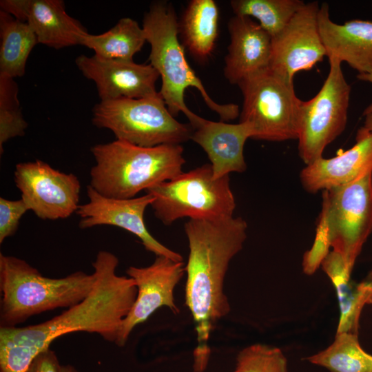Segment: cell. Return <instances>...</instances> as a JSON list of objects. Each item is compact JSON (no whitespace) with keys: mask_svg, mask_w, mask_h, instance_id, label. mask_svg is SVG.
<instances>
[{"mask_svg":"<svg viewBox=\"0 0 372 372\" xmlns=\"http://www.w3.org/2000/svg\"><path fill=\"white\" fill-rule=\"evenodd\" d=\"M118 258L100 251L92 262L95 282L89 294L61 314L24 327H0V361L10 372H26L41 352L56 338L84 331L116 343L124 319L137 295L134 280L116 274Z\"/></svg>","mask_w":372,"mask_h":372,"instance_id":"cell-1","label":"cell"},{"mask_svg":"<svg viewBox=\"0 0 372 372\" xmlns=\"http://www.w3.org/2000/svg\"><path fill=\"white\" fill-rule=\"evenodd\" d=\"M189 244L185 266V304L194 322L196 345L194 372H204L209 364L211 334L231 306L224 284L232 258L242 249L247 223L242 217L220 220L189 219L184 225Z\"/></svg>","mask_w":372,"mask_h":372,"instance_id":"cell-2","label":"cell"},{"mask_svg":"<svg viewBox=\"0 0 372 372\" xmlns=\"http://www.w3.org/2000/svg\"><path fill=\"white\" fill-rule=\"evenodd\" d=\"M142 27L150 45V64L161 78L159 93L174 117L182 112L193 129L203 119L185 103V92L189 87L198 90L207 106L219 116L220 121L227 122L238 116V105L213 100L189 65L178 37V21L171 3H153L144 14Z\"/></svg>","mask_w":372,"mask_h":372,"instance_id":"cell-3","label":"cell"},{"mask_svg":"<svg viewBox=\"0 0 372 372\" xmlns=\"http://www.w3.org/2000/svg\"><path fill=\"white\" fill-rule=\"evenodd\" d=\"M95 165L90 186L108 198H134L181 173L185 163L180 145L146 147L120 140L92 147Z\"/></svg>","mask_w":372,"mask_h":372,"instance_id":"cell-4","label":"cell"},{"mask_svg":"<svg viewBox=\"0 0 372 372\" xmlns=\"http://www.w3.org/2000/svg\"><path fill=\"white\" fill-rule=\"evenodd\" d=\"M372 232V172L347 185L322 191L316 238L304 255L302 268L313 274L329 252L339 254L352 272Z\"/></svg>","mask_w":372,"mask_h":372,"instance_id":"cell-5","label":"cell"},{"mask_svg":"<svg viewBox=\"0 0 372 372\" xmlns=\"http://www.w3.org/2000/svg\"><path fill=\"white\" fill-rule=\"evenodd\" d=\"M94 282V273L81 271L48 278L25 260L0 254V327H14L32 316L70 308L89 294Z\"/></svg>","mask_w":372,"mask_h":372,"instance_id":"cell-6","label":"cell"},{"mask_svg":"<svg viewBox=\"0 0 372 372\" xmlns=\"http://www.w3.org/2000/svg\"><path fill=\"white\" fill-rule=\"evenodd\" d=\"M154 197L155 216L165 225L189 219L220 220L233 217L236 204L229 176L215 179L205 164L146 191Z\"/></svg>","mask_w":372,"mask_h":372,"instance_id":"cell-7","label":"cell"},{"mask_svg":"<svg viewBox=\"0 0 372 372\" xmlns=\"http://www.w3.org/2000/svg\"><path fill=\"white\" fill-rule=\"evenodd\" d=\"M92 123L114 133L117 140L151 147L180 145L191 139L192 127L178 122L159 92L142 99L101 101L93 108Z\"/></svg>","mask_w":372,"mask_h":372,"instance_id":"cell-8","label":"cell"},{"mask_svg":"<svg viewBox=\"0 0 372 372\" xmlns=\"http://www.w3.org/2000/svg\"><path fill=\"white\" fill-rule=\"evenodd\" d=\"M237 85L243 97L239 122L251 126V138L273 142L298 138L302 101L295 93L293 80L269 68Z\"/></svg>","mask_w":372,"mask_h":372,"instance_id":"cell-9","label":"cell"},{"mask_svg":"<svg viewBox=\"0 0 372 372\" xmlns=\"http://www.w3.org/2000/svg\"><path fill=\"white\" fill-rule=\"evenodd\" d=\"M329 71L321 89L309 101H302L298 126V154L306 165L322 157L328 145L344 130L351 86L341 64L329 58Z\"/></svg>","mask_w":372,"mask_h":372,"instance_id":"cell-10","label":"cell"},{"mask_svg":"<svg viewBox=\"0 0 372 372\" xmlns=\"http://www.w3.org/2000/svg\"><path fill=\"white\" fill-rule=\"evenodd\" d=\"M14 180L21 199L41 219H65L79 209L81 185L74 174L61 172L36 160L18 163Z\"/></svg>","mask_w":372,"mask_h":372,"instance_id":"cell-11","label":"cell"},{"mask_svg":"<svg viewBox=\"0 0 372 372\" xmlns=\"http://www.w3.org/2000/svg\"><path fill=\"white\" fill-rule=\"evenodd\" d=\"M126 273L137 287L135 302L123 320L116 344L124 347L133 329L145 322L157 309L166 307L179 313L174 300V289L185 273L183 262L165 256H156L145 267H130Z\"/></svg>","mask_w":372,"mask_h":372,"instance_id":"cell-12","label":"cell"},{"mask_svg":"<svg viewBox=\"0 0 372 372\" xmlns=\"http://www.w3.org/2000/svg\"><path fill=\"white\" fill-rule=\"evenodd\" d=\"M320 7L318 1L305 3L271 38V70L293 80L296 73L311 70L327 56L318 28Z\"/></svg>","mask_w":372,"mask_h":372,"instance_id":"cell-13","label":"cell"},{"mask_svg":"<svg viewBox=\"0 0 372 372\" xmlns=\"http://www.w3.org/2000/svg\"><path fill=\"white\" fill-rule=\"evenodd\" d=\"M88 202L79 205L76 211L81 229L98 225H112L137 236L145 249L156 256H165L175 261L183 262V256L161 244L148 231L144 214L154 197L149 194L127 199L105 197L90 185L87 187Z\"/></svg>","mask_w":372,"mask_h":372,"instance_id":"cell-14","label":"cell"},{"mask_svg":"<svg viewBox=\"0 0 372 372\" xmlns=\"http://www.w3.org/2000/svg\"><path fill=\"white\" fill-rule=\"evenodd\" d=\"M75 63L82 74L95 83L101 101L142 99L158 94L155 85L160 76L150 63L105 59L94 54L80 55Z\"/></svg>","mask_w":372,"mask_h":372,"instance_id":"cell-15","label":"cell"},{"mask_svg":"<svg viewBox=\"0 0 372 372\" xmlns=\"http://www.w3.org/2000/svg\"><path fill=\"white\" fill-rule=\"evenodd\" d=\"M0 10L27 23L38 43L55 49L80 45L87 30L70 16L62 0H1Z\"/></svg>","mask_w":372,"mask_h":372,"instance_id":"cell-16","label":"cell"},{"mask_svg":"<svg viewBox=\"0 0 372 372\" xmlns=\"http://www.w3.org/2000/svg\"><path fill=\"white\" fill-rule=\"evenodd\" d=\"M369 172H372V132L362 127L350 149L307 165L300 178L307 192L316 193L352 183Z\"/></svg>","mask_w":372,"mask_h":372,"instance_id":"cell-17","label":"cell"},{"mask_svg":"<svg viewBox=\"0 0 372 372\" xmlns=\"http://www.w3.org/2000/svg\"><path fill=\"white\" fill-rule=\"evenodd\" d=\"M230 43L225 57L224 76L231 84L269 68L271 37L249 17L236 16L228 22Z\"/></svg>","mask_w":372,"mask_h":372,"instance_id":"cell-18","label":"cell"},{"mask_svg":"<svg viewBox=\"0 0 372 372\" xmlns=\"http://www.w3.org/2000/svg\"><path fill=\"white\" fill-rule=\"evenodd\" d=\"M318 22L328 59L346 62L358 74L372 72V21L335 23L330 18L328 3L324 2L320 7Z\"/></svg>","mask_w":372,"mask_h":372,"instance_id":"cell-19","label":"cell"},{"mask_svg":"<svg viewBox=\"0 0 372 372\" xmlns=\"http://www.w3.org/2000/svg\"><path fill=\"white\" fill-rule=\"evenodd\" d=\"M252 136V129L246 123L232 124L203 118L193 129L191 139L207 154L214 178L217 179L246 170L244 146Z\"/></svg>","mask_w":372,"mask_h":372,"instance_id":"cell-20","label":"cell"},{"mask_svg":"<svg viewBox=\"0 0 372 372\" xmlns=\"http://www.w3.org/2000/svg\"><path fill=\"white\" fill-rule=\"evenodd\" d=\"M322 269L331 279L336 291L340 318L336 333L358 334L361 312L366 304H372V281L369 279L355 282L351 272L342 256L329 251L321 263Z\"/></svg>","mask_w":372,"mask_h":372,"instance_id":"cell-21","label":"cell"},{"mask_svg":"<svg viewBox=\"0 0 372 372\" xmlns=\"http://www.w3.org/2000/svg\"><path fill=\"white\" fill-rule=\"evenodd\" d=\"M219 9L214 0L190 1L178 21V37L184 48L197 61L211 56L218 34Z\"/></svg>","mask_w":372,"mask_h":372,"instance_id":"cell-22","label":"cell"},{"mask_svg":"<svg viewBox=\"0 0 372 372\" xmlns=\"http://www.w3.org/2000/svg\"><path fill=\"white\" fill-rule=\"evenodd\" d=\"M0 75L22 76L28 58L38 43L29 25L0 10Z\"/></svg>","mask_w":372,"mask_h":372,"instance_id":"cell-23","label":"cell"},{"mask_svg":"<svg viewBox=\"0 0 372 372\" xmlns=\"http://www.w3.org/2000/svg\"><path fill=\"white\" fill-rule=\"evenodd\" d=\"M146 41L143 27L133 19L124 17L105 32L85 33L80 45L92 49L101 59L131 61Z\"/></svg>","mask_w":372,"mask_h":372,"instance_id":"cell-24","label":"cell"},{"mask_svg":"<svg viewBox=\"0 0 372 372\" xmlns=\"http://www.w3.org/2000/svg\"><path fill=\"white\" fill-rule=\"evenodd\" d=\"M305 360L330 372H372V355L362 348L358 334L336 333L327 348Z\"/></svg>","mask_w":372,"mask_h":372,"instance_id":"cell-25","label":"cell"},{"mask_svg":"<svg viewBox=\"0 0 372 372\" xmlns=\"http://www.w3.org/2000/svg\"><path fill=\"white\" fill-rule=\"evenodd\" d=\"M302 0H232L231 7L236 16L256 19L272 37L277 35L295 14L304 6Z\"/></svg>","mask_w":372,"mask_h":372,"instance_id":"cell-26","label":"cell"},{"mask_svg":"<svg viewBox=\"0 0 372 372\" xmlns=\"http://www.w3.org/2000/svg\"><path fill=\"white\" fill-rule=\"evenodd\" d=\"M19 88L14 79L0 75V152L9 139L22 136L28 123L23 118L18 99Z\"/></svg>","mask_w":372,"mask_h":372,"instance_id":"cell-27","label":"cell"},{"mask_svg":"<svg viewBox=\"0 0 372 372\" xmlns=\"http://www.w3.org/2000/svg\"><path fill=\"white\" fill-rule=\"evenodd\" d=\"M234 372H288L287 360L278 347L254 344L236 356Z\"/></svg>","mask_w":372,"mask_h":372,"instance_id":"cell-28","label":"cell"},{"mask_svg":"<svg viewBox=\"0 0 372 372\" xmlns=\"http://www.w3.org/2000/svg\"><path fill=\"white\" fill-rule=\"evenodd\" d=\"M29 209L25 202L0 198V243L17 231L20 220Z\"/></svg>","mask_w":372,"mask_h":372,"instance_id":"cell-29","label":"cell"},{"mask_svg":"<svg viewBox=\"0 0 372 372\" xmlns=\"http://www.w3.org/2000/svg\"><path fill=\"white\" fill-rule=\"evenodd\" d=\"M26 372H62V365L54 351L48 349L36 356Z\"/></svg>","mask_w":372,"mask_h":372,"instance_id":"cell-30","label":"cell"},{"mask_svg":"<svg viewBox=\"0 0 372 372\" xmlns=\"http://www.w3.org/2000/svg\"><path fill=\"white\" fill-rule=\"evenodd\" d=\"M357 78L360 81H366L372 84V72L369 73L358 74ZM372 112V103L367 106L364 110L362 114L365 116L367 114Z\"/></svg>","mask_w":372,"mask_h":372,"instance_id":"cell-31","label":"cell"},{"mask_svg":"<svg viewBox=\"0 0 372 372\" xmlns=\"http://www.w3.org/2000/svg\"><path fill=\"white\" fill-rule=\"evenodd\" d=\"M364 122V127L372 132V112L366 114Z\"/></svg>","mask_w":372,"mask_h":372,"instance_id":"cell-32","label":"cell"},{"mask_svg":"<svg viewBox=\"0 0 372 372\" xmlns=\"http://www.w3.org/2000/svg\"><path fill=\"white\" fill-rule=\"evenodd\" d=\"M62 372H78L76 369L70 364L62 366Z\"/></svg>","mask_w":372,"mask_h":372,"instance_id":"cell-33","label":"cell"},{"mask_svg":"<svg viewBox=\"0 0 372 372\" xmlns=\"http://www.w3.org/2000/svg\"><path fill=\"white\" fill-rule=\"evenodd\" d=\"M368 279H369V280H371L372 281V271H371Z\"/></svg>","mask_w":372,"mask_h":372,"instance_id":"cell-34","label":"cell"},{"mask_svg":"<svg viewBox=\"0 0 372 372\" xmlns=\"http://www.w3.org/2000/svg\"><path fill=\"white\" fill-rule=\"evenodd\" d=\"M233 372H234V371H233Z\"/></svg>","mask_w":372,"mask_h":372,"instance_id":"cell-35","label":"cell"}]
</instances>
